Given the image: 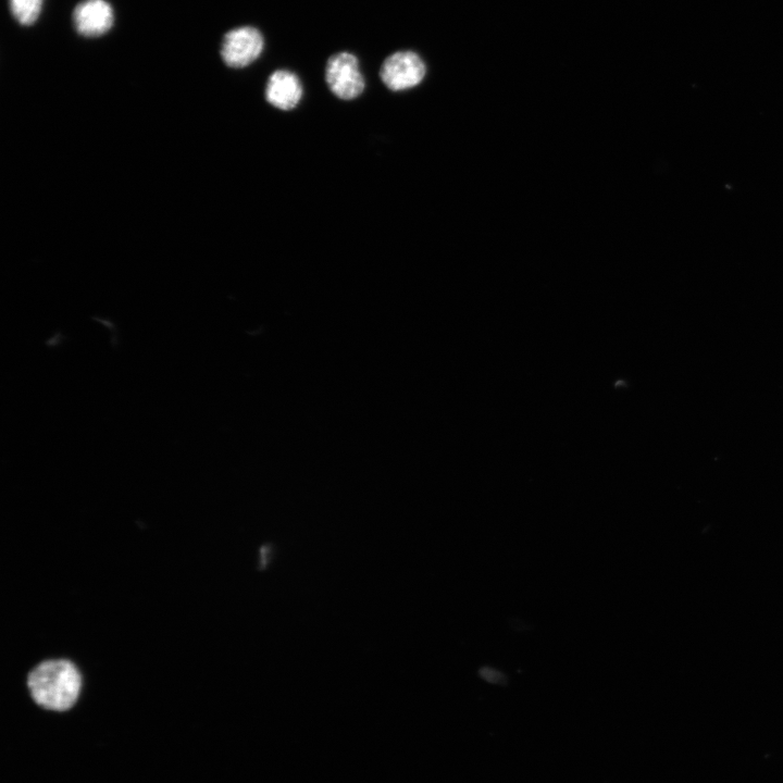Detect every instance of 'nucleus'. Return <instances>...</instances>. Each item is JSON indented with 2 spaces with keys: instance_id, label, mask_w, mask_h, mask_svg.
<instances>
[{
  "instance_id": "obj_1",
  "label": "nucleus",
  "mask_w": 783,
  "mask_h": 783,
  "mask_svg": "<svg viewBox=\"0 0 783 783\" xmlns=\"http://www.w3.org/2000/svg\"><path fill=\"white\" fill-rule=\"evenodd\" d=\"M83 674L67 658H48L35 664L26 675V687L36 706L50 712H67L79 700Z\"/></svg>"
},
{
  "instance_id": "obj_7",
  "label": "nucleus",
  "mask_w": 783,
  "mask_h": 783,
  "mask_svg": "<svg viewBox=\"0 0 783 783\" xmlns=\"http://www.w3.org/2000/svg\"><path fill=\"white\" fill-rule=\"evenodd\" d=\"M14 18L22 25L33 24L41 10L42 0H9Z\"/></svg>"
},
{
  "instance_id": "obj_5",
  "label": "nucleus",
  "mask_w": 783,
  "mask_h": 783,
  "mask_svg": "<svg viewBox=\"0 0 783 783\" xmlns=\"http://www.w3.org/2000/svg\"><path fill=\"white\" fill-rule=\"evenodd\" d=\"M76 30L88 37L100 36L113 24V11L105 0H84L73 12Z\"/></svg>"
},
{
  "instance_id": "obj_4",
  "label": "nucleus",
  "mask_w": 783,
  "mask_h": 783,
  "mask_svg": "<svg viewBox=\"0 0 783 783\" xmlns=\"http://www.w3.org/2000/svg\"><path fill=\"white\" fill-rule=\"evenodd\" d=\"M263 46V36L257 28L252 26L238 27L224 35L221 57L229 67H245L260 57Z\"/></svg>"
},
{
  "instance_id": "obj_2",
  "label": "nucleus",
  "mask_w": 783,
  "mask_h": 783,
  "mask_svg": "<svg viewBox=\"0 0 783 783\" xmlns=\"http://www.w3.org/2000/svg\"><path fill=\"white\" fill-rule=\"evenodd\" d=\"M325 80L331 91L343 100H352L364 90L359 61L350 52L333 54L325 66Z\"/></svg>"
},
{
  "instance_id": "obj_3",
  "label": "nucleus",
  "mask_w": 783,
  "mask_h": 783,
  "mask_svg": "<svg viewBox=\"0 0 783 783\" xmlns=\"http://www.w3.org/2000/svg\"><path fill=\"white\" fill-rule=\"evenodd\" d=\"M426 67L420 55L413 51H397L388 55L380 70L384 85L400 91L419 85L425 76Z\"/></svg>"
},
{
  "instance_id": "obj_6",
  "label": "nucleus",
  "mask_w": 783,
  "mask_h": 783,
  "mask_svg": "<svg viewBox=\"0 0 783 783\" xmlns=\"http://www.w3.org/2000/svg\"><path fill=\"white\" fill-rule=\"evenodd\" d=\"M302 97V86L297 75L287 70L273 72L265 86V99L273 107L288 111L294 109Z\"/></svg>"
}]
</instances>
